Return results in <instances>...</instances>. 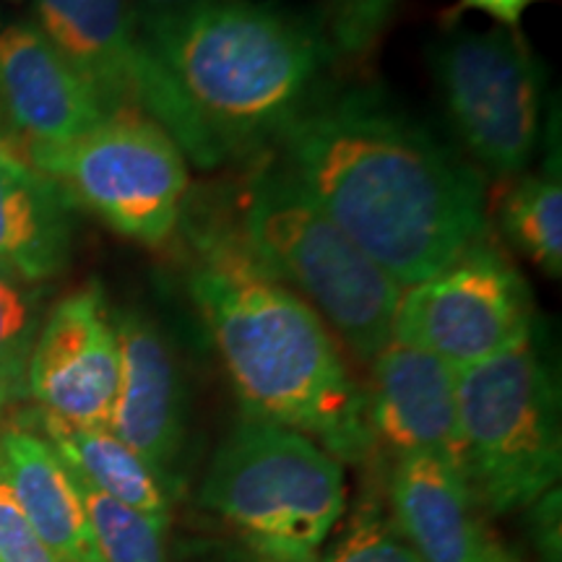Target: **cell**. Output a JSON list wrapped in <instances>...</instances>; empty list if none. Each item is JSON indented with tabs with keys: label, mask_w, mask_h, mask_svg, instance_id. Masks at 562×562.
Masks as SVG:
<instances>
[{
	"label": "cell",
	"mask_w": 562,
	"mask_h": 562,
	"mask_svg": "<svg viewBox=\"0 0 562 562\" xmlns=\"http://www.w3.org/2000/svg\"><path fill=\"white\" fill-rule=\"evenodd\" d=\"M277 146L273 161L398 286L487 235L480 170L378 91L313 100Z\"/></svg>",
	"instance_id": "6da1fadb"
},
{
	"label": "cell",
	"mask_w": 562,
	"mask_h": 562,
	"mask_svg": "<svg viewBox=\"0 0 562 562\" xmlns=\"http://www.w3.org/2000/svg\"><path fill=\"white\" fill-rule=\"evenodd\" d=\"M188 290L248 417L318 442L341 463L375 456L368 393L318 313L252 256L227 201L191 199L180 224Z\"/></svg>",
	"instance_id": "7a4b0ae2"
},
{
	"label": "cell",
	"mask_w": 562,
	"mask_h": 562,
	"mask_svg": "<svg viewBox=\"0 0 562 562\" xmlns=\"http://www.w3.org/2000/svg\"><path fill=\"white\" fill-rule=\"evenodd\" d=\"M140 37L227 159L290 128L328 60L318 26L266 0H182Z\"/></svg>",
	"instance_id": "3957f363"
},
{
	"label": "cell",
	"mask_w": 562,
	"mask_h": 562,
	"mask_svg": "<svg viewBox=\"0 0 562 562\" xmlns=\"http://www.w3.org/2000/svg\"><path fill=\"white\" fill-rule=\"evenodd\" d=\"M232 216L252 256L297 292L357 360H375L393 336L402 286L277 161H261L245 175Z\"/></svg>",
	"instance_id": "277c9868"
},
{
	"label": "cell",
	"mask_w": 562,
	"mask_h": 562,
	"mask_svg": "<svg viewBox=\"0 0 562 562\" xmlns=\"http://www.w3.org/2000/svg\"><path fill=\"white\" fill-rule=\"evenodd\" d=\"M201 503L258 562H318L347 508L344 463L305 435L248 417L211 461Z\"/></svg>",
	"instance_id": "5b68a950"
},
{
	"label": "cell",
	"mask_w": 562,
	"mask_h": 562,
	"mask_svg": "<svg viewBox=\"0 0 562 562\" xmlns=\"http://www.w3.org/2000/svg\"><path fill=\"white\" fill-rule=\"evenodd\" d=\"M459 469L490 516L529 508L562 472L560 396L531 339L456 370Z\"/></svg>",
	"instance_id": "8992f818"
},
{
	"label": "cell",
	"mask_w": 562,
	"mask_h": 562,
	"mask_svg": "<svg viewBox=\"0 0 562 562\" xmlns=\"http://www.w3.org/2000/svg\"><path fill=\"white\" fill-rule=\"evenodd\" d=\"M24 159L128 240L159 248L178 229L191 186L186 157L140 112H115L74 144L26 149Z\"/></svg>",
	"instance_id": "52a82bcc"
},
{
	"label": "cell",
	"mask_w": 562,
	"mask_h": 562,
	"mask_svg": "<svg viewBox=\"0 0 562 562\" xmlns=\"http://www.w3.org/2000/svg\"><path fill=\"white\" fill-rule=\"evenodd\" d=\"M432 70L448 123L492 178L521 175L537 151L544 76L521 34L446 32L432 47Z\"/></svg>",
	"instance_id": "ba28073f"
},
{
	"label": "cell",
	"mask_w": 562,
	"mask_h": 562,
	"mask_svg": "<svg viewBox=\"0 0 562 562\" xmlns=\"http://www.w3.org/2000/svg\"><path fill=\"white\" fill-rule=\"evenodd\" d=\"M37 19L112 115L133 110L151 117L203 167L227 159L136 34L128 0H37Z\"/></svg>",
	"instance_id": "9c48e42d"
},
{
	"label": "cell",
	"mask_w": 562,
	"mask_h": 562,
	"mask_svg": "<svg viewBox=\"0 0 562 562\" xmlns=\"http://www.w3.org/2000/svg\"><path fill=\"white\" fill-rule=\"evenodd\" d=\"M531 326L529 284L484 235L446 269L402 292L391 339L461 370L531 339Z\"/></svg>",
	"instance_id": "30bf717a"
},
{
	"label": "cell",
	"mask_w": 562,
	"mask_h": 562,
	"mask_svg": "<svg viewBox=\"0 0 562 562\" xmlns=\"http://www.w3.org/2000/svg\"><path fill=\"white\" fill-rule=\"evenodd\" d=\"M121 383L115 313L100 284L55 302L42 318L26 372L40 412L76 427H108Z\"/></svg>",
	"instance_id": "8fae6325"
},
{
	"label": "cell",
	"mask_w": 562,
	"mask_h": 562,
	"mask_svg": "<svg viewBox=\"0 0 562 562\" xmlns=\"http://www.w3.org/2000/svg\"><path fill=\"white\" fill-rule=\"evenodd\" d=\"M364 393L375 456L396 461L412 453H438L459 467V402L451 364L391 339L370 362Z\"/></svg>",
	"instance_id": "7c38bea8"
},
{
	"label": "cell",
	"mask_w": 562,
	"mask_h": 562,
	"mask_svg": "<svg viewBox=\"0 0 562 562\" xmlns=\"http://www.w3.org/2000/svg\"><path fill=\"white\" fill-rule=\"evenodd\" d=\"M0 97L24 151L74 144L112 115L37 24L0 32Z\"/></svg>",
	"instance_id": "4fadbf2b"
},
{
	"label": "cell",
	"mask_w": 562,
	"mask_h": 562,
	"mask_svg": "<svg viewBox=\"0 0 562 562\" xmlns=\"http://www.w3.org/2000/svg\"><path fill=\"white\" fill-rule=\"evenodd\" d=\"M115 328L121 341V383L110 432L175 490V467L186 442V391L178 357L149 315L123 311Z\"/></svg>",
	"instance_id": "5bb4252c"
},
{
	"label": "cell",
	"mask_w": 562,
	"mask_h": 562,
	"mask_svg": "<svg viewBox=\"0 0 562 562\" xmlns=\"http://www.w3.org/2000/svg\"><path fill=\"white\" fill-rule=\"evenodd\" d=\"M391 518L422 562H501L503 547L482 524L451 459L412 453L391 461Z\"/></svg>",
	"instance_id": "9a60e30c"
},
{
	"label": "cell",
	"mask_w": 562,
	"mask_h": 562,
	"mask_svg": "<svg viewBox=\"0 0 562 562\" xmlns=\"http://www.w3.org/2000/svg\"><path fill=\"white\" fill-rule=\"evenodd\" d=\"M0 467L26 521L58 562H100L79 492L50 442L30 427H5Z\"/></svg>",
	"instance_id": "2e32d148"
},
{
	"label": "cell",
	"mask_w": 562,
	"mask_h": 562,
	"mask_svg": "<svg viewBox=\"0 0 562 562\" xmlns=\"http://www.w3.org/2000/svg\"><path fill=\"white\" fill-rule=\"evenodd\" d=\"M74 250V203L58 182L0 154V266L45 284Z\"/></svg>",
	"instance_id": "e0dca14e"
},
{
	"label": "cell",
	"mask_w": 562,
	"mask_h": 562,
	"mask_svg": "<svg viewBox=\"0 0 562 562\" xmlns=\"http://www.w3.org/2000/svg\"><path fill=\"white\" fill-rule=\"evenodd\" d=\"M40 430L60 459L89 484L112 501L170 526L172 490L108 427H76L40 412Z\"/></svg>",
	"instance_id": "ac0fdd59"
},
{
	"label": "cell",
	"mask_w": 562,
	"mask_h": 562,
	"mask_svg": "<svg viewBox=\"0 0 562 562\" xmlns=\"http://www.w3.org/2000/svg\"><path fill=\"white\" fill-rule=\"evenodd\" d=\"M497 222L513 248L537 263L547 277L562 273V182L558 161L542 172L518 178L505 188Z\"/></svg>",
	"instance_id": "d6986e66"
},
{
	"label": "cell",
	"mask_w": 562,
	"mask_h": 562,
	"mask_svg": "<svg viewBox=\"0 0 562 562\" xmlns=\"http://www.w3.org/2000/svg\"><path fill=\"white\" fill-rule=\"evenodd\" d=\"M45 290L0 266V422L26 393V372L37 341Z\"/></svg>",
	"instance_id": "ffe728a7"
},
{
	"label": "cell",
	"mask_w": 562,
	"mask_h": 562,
	"mask_svg": "<svg viewBox=\"0 0 562 562\" xmlns=\"http://www.w3.org/2000/svg\"><path fill=\"white\" fill-rule=\"evenodd\" d=\"M68 474L76 484V492H79L83 510H87V521L100 562H167L165 524L112 501L70 467Z\"/></svg>",
	"instance_id": "44dd1931"
},
{
	"label": "cell",
	"mask_w": 562,
	"mask_h": 562,
	"mask_svg": "<svg viewBox=\"0 0 562 562\" xmlns=\"http://www.w3.org/2000/svg\"><path fill=\"white\" fill-rule=\"evenodd\" d=\"M318 562H422L391 516L375 501H362Z\"/></svg>",
	"instance_id": "7402d4cb"
},
{
	"label": "cell",
	"mask_w": 562,
	"mask_h": 562,
	"mask_svg": "<svg viewBox=\"0 0 562 562\" xmlns=\"http://www.w3.org/2000/svg\"><path fill=\"white\" fill-rule=\"evenodd\" d=\"M0 562H58L37 537L0 467Z\"/></svg>",
	"instance_id": "603a6c76"
},
{
	"label": "cell",
	"mask_w": 562,
	"mask_h": 562,
	"mask_svg": "<svg viewBox=\"0 0 562 562\" xmlns=\"http://www.w3.org/2000/svg\"><path fill=\"white\" fill-rule=\"evenodd\" d=\"M533 518V539L547 562H560V490L544 492L529 505Z\"/></svg>",
	"instance_id": "cb8c5ba5"
},
{
	"label": "cell",
	"mask_w": 562,
	"mask_h": 562,
	"mask_svg": "<svg viewBox=\"0 0 562 562\" xmlns=\"http://www.w3.org/2000/svg\"><path fill=\"white\" fill-rule=\"evenodd\" d=\"M533 3L537 0H461V9H476L490 13L492 19H497L503 26L513 30L521 21L524 11Z\"/></svg>",
	"instance_id": "d4e9b609"
},
{
	"label": "cell",
	"mask_w": 562,
	"mask_h": 562,
	"mask_svg": "<svg viewBox=\"0 0 562 562\" xmlns=\"http://www.w3.org/2000/svg\"><path fill=\"white\" fill-rule=\"evenodd\" d=\"M0 154L24 161V146H21L19 136L11 128L9 115H5V108H3V97H0Z\"/></svg>",
	"instance_id": "484cf974"
},
{
	"label": "cell",
	"mask_w": 562,
	"mask_h": 562,
	"mask_svg": "<svg viewBox=\"0 0 562 562\" xmlns=\"http://www.w3.org/2000/svg\"><path fill=\"white\" fill-rule=\"evenodd\" d=\"M501 562H521L518 558H513L510 552H503V558H501Z\"/></svg>",
	"instance_id": "4316f807"
}]
</instances>
